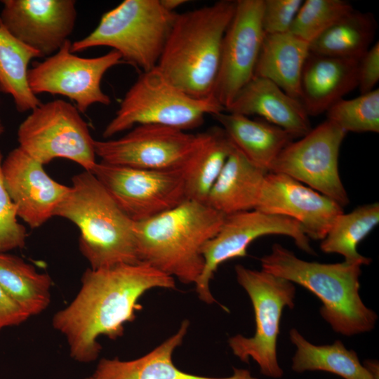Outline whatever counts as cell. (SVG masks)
I'll return each mask as SVG.
<instances>
[{
	"label": "cell",
	"mask_w": 379,
	"mask_h": 379,
	"mask_svg": "<svg viewBox=\"0 0 379 379\" xmlns=\"http://www.w3.org/2000/svg\"><path fill=\"white\" fill-rule=\"evenodd\" d=\"M81 281L73 300L52 319L53 327L66 338L70 357L81 363L98 357L100 335H123L124 324L135 319L142 308L139 300L147 291L175 288L173 277L143 262L89 267Z\"/></svg>",
	"instance_id": "obj_1"
},
{
	"label": "cell",
	"mask_w": 379,
	"mask_h": 379,
	"mask_svg": "<svg viewBox=\"0 0 379 379\" xmlns=\"http://www.w3.org/2000/svg\"><path fill=\"white\" fill-rule=\"evenodd\" d=\"M225 217L206 204L185 199L135 222L139 260L183 284H195L204 266L203 247L217 234Z\"/></svg>",
	"instance_id": "obj_2"
},
{
	"label": "cell",
	"mask_w": 379,
	"mask_h": 379,
	"mask_svg": "<svg viewBox=\"0 0 379 379\" xmlns=\"http://www.w3.org/2000/svg\"><path fill=\"white\" fill-rule=\"evenodd\" d=\"M235 6L236 1L221 0L177 14L157 67L193 98L211 97Z\"/></svg>",
	"instance_id": "obj_3"
},
{
	"label": "cell",
	"mask_w": 379,
	"mask_h": 379,
	"mask_svg": "<svg viewBox=\"0 0 379 379\" xmlns=\"http://www.w3.org/2000/svg\"><path fill=\"white\" fill-rule=\"evenodd\" d=\"M262 270L297 284L322 302L319 312L333 330L345 336L371 331L378 316L359 295L361 265L345 261L310 262L298 258L282 245L274 244L260 258Z\"/></svg>",
	"instance_id": "obj_4"
},
{
	"label": "cell",
	"mask_w": 379,
	"mask_h": 379,
	"mask_svg": "<svg viewBox=\"0 0 379 379\" xmlns=\"http://www.w3.org/2000/svg\"><path fill=\"white\" fill-rule=\"evenodd\" d=\"M54 216L66 218L80 231L79 250L93 270L138 258L134 223L91 172L74 175Z\"/></svg>",
	"instance_id": "obj_5"
},
{
	"label": "cell",
	"mask_w": 379,
	"mask_h": 379,
	"mask_svg": "<svg viewBox=\"0 0 379 379\" xmlns=\"http://www.w3.org/2000/svg\"><path fill=\"white\" fill-rule=\"evenodd\" d=\"M177 14L160 0H124L102 15L92 32L72 43L71 51L110 47L123 61L149 71L157 66Z\"/></svg>",
	"instance_id": "obj_6"
},
{
	"label": "cell",
	"mask_w": 379,
	"mask_h": 379,
	"mask_svg": "<svg viewBox=\"0 0 379 379\" xmlns=\"http://www.w3.org/2000/svg\"><path fill=\"white\" fill-rule=\"evenodd\" d=\"M225 109L214 98H195L171 83L158 69L144 72L125 94L115 117L102 133L109 139L138 125H161L182 131L197 128L207 114Z\"/></svg>",
	"instance_id": "obj_7"
},
{
	"label": "cell",
	"mask_w": 379,
	"mask_h": 379,
	"mask_svg": "<svg viewBox=\"0 0 379 379\" xmlns=\"http://www.w3.org/2000/svg\"><path fill=\"white\" fill-rule=\"evenodd\" d=\"M234 270L238 283L251 301L255 331L250 338L242 335L230 337L229 346L241 361L248 363L253 359L263 375L280 378L284 371L277 359V338L283 310L294 307V284L262 270H251L241 265H237Z\"/></svg>",
	"instance_id": "obj_8"
},
{
	"label": "cell",
	"mask_w": 379,
	"mask_h": 379,
	"mask_svg": "<svg viewBox=\"0 0 379 379\" xmlns=\"http://www.w3.org/2000/svg\"><path fill=\"white\" fill-rule=\"evenodd\" d=\"M18 141L43 165L64 158L91 171L97 164L88 124L75 106L63 100L40 103L31 110L18 127Z\"/></svg>",
	"instance_id": "obj_9"
},
{
	"label": "cell",
	"mask_w": 379,
	"mask_h": 379,
	"mask_svg": "<svg viewBox=\"0 0 379 379\" xmlns=\"http://www.w3.org/2000/svg\"><path fill=\"white\" fill-rule=\"evenodd\" d=\"M271 234L289 237L302 251L315 253L301 225L292 218L255 209L225 215L217 234L202 249L204 266L195 283L199 298L208 304L216 302L209 286L218 267L228 260L246 256L253 241Z\"/></svg>",
	"instance_id": "obj_10"
},
{
	"label": "cell",
	"mask_w": 379,
	"mask_h": 379,
	"mask_svg": "<svg viewBox=\"0 0 379 379\" xmlns=\"http://www.w3.org/2000/svg\"><path fill=\"white\" fill-rule=\"evenodd\" d=\"M91 172L133 222L151 218L186 199L182 169H143L100 161Z\"/></svg>",
	"instance_id": "obj_11"
},
{
	"label": "cell",
	"mask_w": 379,
	"mask_h": 379,
	"mask_svg": "<svg viewBox=\"0 0 379 379\" xmlns=\"http://www.w3.org/2000/svg\"><path fill=\"white\" fill-rule=\"evenodd\" d=\"M346 134L326 119L285 147L270 172L291 177L344 207L350 199L339 174L338 156Z\"/></svg>",
	"instance_id": "obj_12"
},
{
	"label": "cell",
	"mask_w": 379,
	"mask_h": 379,
	"mask_svg": "<svg viewBox=\"0 0 379 379\" xmlns=\"http://www.w3.org/2000/svg\"><path fill=\"white\" fill-rule=\"evenodd\" d=\"M67 40L55 54L37 62L28 71L30 89L40 93L61 95L73 100L79 112L94 104L109 105L111 100L101 88L106 72L123 62L121 55L112 50L96 58H82L71 51Z\"/></svg>",
	"instance_id": "obj_13"
},
{
	"label": "cell",
	"mask_w": 379,
	"mask_h": 379,
	"mask_svg": "<svg viewBox=\"0 0 379 379\" xmlns=\"http://www.w3.org/2000/svg\"><path fill=\"white\" fill-rule=\"evenodd\" d=\"M263 0H237L225 32L218 75L211 93L225 110L252 79L265 35Z\"/></svg>",
	"instance_id": "obj_14"
},
{
	"label": "cell",
	"mask_w": 379,
	"mask_h": 379,
	"mask_svg": "<svg viewBox=\"0 0 379 379\" xmlns=\"http://www.w3.org/2000/svg\"><path fill=\"white\" fill-rule=\"evenodd\" d=\"M196 134L161 125H138L117 139L95 140L96 156L117 166L152 169H182Z\"/></svg>",
	"instance_id": "obj_15"
},
{
	"label": "cell",
	"mask_w": 379,
	"mask_h": 379,
	"mask_svg": "<svg viewBox=\"0 0 379 379\" xmlns=\"http://www.w3.org/2000/svg\"><path fill=\"white\" fill-rule=\"evenodd\" d=\"M0 22L41 57L58 52L72 33L77 17L74 0H3Z\"/></svg>",
	"instance_id": "obj_16"
},
{
	"label": "cell",
	"mask_w": 379,
	"mask_h": 379,
	"mask_svg": "<svg viewBox=\"0 0 379 379\" xmlns=\"http://www.w3.org/2000/svg\"><path fill=\"white\" fill-rule=\"evenodd\" d=\"M296 220L309 239L322 240L343 207L329 197L286 175H265L255 208Z\"/></svg>",
	"instance_id": "obj_17"
},
{
	"label": "cell",
	"mask_w": 379,
	"mask_h": 379,
	"mask_svg": "<svg viewBox=\"0 0 379 379\" xmlns=\"http://www.w3.org/2000/svg\"><path fill=\"white\" fill-rule=\"evenodd\" d=\"M1 173L18 216L33 229L54 216L70 190L52 179L44 165L20 147L12 149L3 160Z\"/></svg>",
	"instance_id": "obj_18"
},
{
	"label": "cell",
	"mask_w": 379,
	"mask_h": 379,
	"mask_svg": "<svg viewBox=\"0 0 379 379\" xmlns=\"http://www.w3.org/2000/svg\"><path fill=\"white\" fill-rule=\"evenodd\" d=\"M189 326L188 320L182 321L175 333L138 359H101L93 373L85 379H258L246 369L234 368L231 376L217 378L194 375L178 368L173 363V354L182 343Z\"/></svg>",
	"instance_id": "obj_19"
},
{
	"label": "cell",
	"mask_w": 379,
	"mask_h": 379,
	"mask_svg": "<svg viewBox=\"0 0 379 379\" xmlns=\"http://www.w3.org/2000/svg\"><path fill=\"white\" fill-rule=\"evenodd\" d=\"M225 112L246 117L258 115L294 138H300L312 130L309 116L301 102L261 77H253Z\"/></svg>",
	"instance_id": "obj_20"
},
{
	"label": "cell",
	"mask_w": 379,
	"mask_h": 379,
	"mask_svg": "<svg viewBox=\"0 0 379 379\" xmlns=\"http://www.w3.org/2000/svg\"><path fill=\"white\" fill-rule=\"evenodd\" d=\"M358 62L310 53L302 69L300 98L309 117L327 112L357 87Z\"/></svg>",
	"instance_id": "obj_21"
},
{
	"label": "cell",
	"mask_w": 379,
	"mask_h": 379,
	"mask_svg": "<svg viewBox=\"0 0 379 379\" xmlns=\"http://www.w3.org/2000/svg\"><path fill=\"white\" fill-rule=\"evenodd\" d=\"M235 147L253 165L270 172L272 165L294 138L262 119L222 112L213 115Z\"/></svg>",
	"instance_id": "obj_22"
},
{
	"label": "cell",
	"mask_w": 379,
	"mask_h": 379,
	"mask_svg": "<svg viewBox=\"0 0 379 379\" xmlns=\"http://www.w3.org/2000/svg\"><path fill=\"white\" fill-rule=\"evenodd\" d=\"M309 47L308 42L290 32L265 34L253 77L271 81L300 100L301 77Z\"/></svg>",
	"instance_id": "obj_23"
},
{
	"label": "cell",
	"mask_w": 379,
	"mask_h": 379,
	"mask_svg": "<svg viewBox=\"0 0 379 379\" xmlns=\"http://www.w3.org/2000/svg\"><path fill=\"white\" fill-rule=\"evenodd\" d=\"M266 174L234 147L211 190L206 204L225 215L255 209Z\"/></svg>",
	"instance_id": "obj_24"
},
{
	"label": "cell",
	"mask_w": 379,
	"mask_h": 379,
	"mask_svg": "<svg viewBox=\"0 0 379 379\" xmlns=\"http://www.w3.org/2000/svg\"><path fill=\"white\" fill-rule=\"evenodd\" d=\"M235 146L220 126L196 134L182 167L186 199L206 204L208 194Z\"/></svg>",
	"instance_id": "obj_25"
},
{
	"label": "cell",
	"mask_w": 379,
	"mask_h": 379,
	"mask_svg": "<svg viewBox=\"0 0 379 379\" xmlns=\"http://www.w3.org/2000/svg\"><path fill=\"white\" fill-rule=\"evenodd\" d=\"M289 337L296 347L291 364L294 372L320 371L344 379H379L360 362L357 352L348 350L340 340L331 345H314L295 328L291 329Z\"/></svg>",
	"instance_id": "obj_26"
},
{
	"label": "cell",
	"mask_w": 379,
	"mask_h": 379,
	"mask_svg": "<svg viewBox=\"0 0 379 379\" xmlns=\"http://www.w3.org/2000/svg\"><path fill=\"white\" fill-rule=\"evenodd\" d=\"M52 279L22 258L0 253V286L30 317L43 312L51 302Z\"/></svg>",
	"instance_id": "obj_27"
},
{
	"label": "cell",
	"mask_w": 379,
	"mask_h": 379,
	"mask_svg": "<svg viewBox=\"0 0 379 379\" xmlns=\"http://www.w3.org/2000/svg\"><path fill=\"white\" fill-rule=\"evenodd\" d=\"M376 22L371 13L354 10L310 43L314 55L359 60L373 39Z\"/></svg>",
	"instance_id": "obj_28"
},
{
	"label": "cell",
	"mask_w": 379,
	"mask_h": 379,
	"mask_svg": "<svg viewBox=\"0 0 379 379\" xmlns=\"http://www.w3.org/2000/svg\"><path fill=\"white\" fill-rule=\"evenodd\" d=\"M36 58L42 57L0 22V92L12 97L20 112L31 111L41 103L28 82V65Z\"/></svg>",
	"instance_id": "obj_29"
},
{
	"label": "cell",
	"mask_w": 379,
	"mask_h": 379,
	"mask_svg": "<svg viewBox=\"0 0 379 379\" xmlns=\"http://www.w3.org/2000/svg\"><path fill=\"white\" fill-rule=\"evenodd\" d=\"M378 223V202L359 206L347 213H343L321 240L320 248L325 253L343 255L346 262L368 265L371 259L361 255L357 247Z\"/></svg>",
	"instance_id": "obj_30"
},
{
	"label": "cell",
	"mask_w": 379,
	"mask_h": 379,
	"mask_svg": "<svg viewBox=\"0 0 379 379\" xmlns=\"http://www.w3.org/2000/svg\"><path fill=\"white\" fill-rule=\"evenodd\" d=\"M327 119L346 133L379 132V89L350 100L340 99L327 110Z\"/></svg>",
	"instance_id": "obj_31"
},
{
	"label": "cell",
	"mask_w": 379,
	"mask_h": 379,
	"mask_svg": "<svg viewBox=\"0 0 379 379\" xmlns=\"http://www.w3.org/2000/svg\"><path fill=\"white\" fill-rule=\"evenodd\" d=\"M354 11L344 0H305L290 32L309 44L343 17Z\"/></svg>",
	"instance_id": "obj_32"
},
{
	"label": "cell",
	"mask_w": 379,
	"mask_h": 379,
	"mask_svg": "<svg viewBox=\"0 0 379 379\" xmlns=\"http://www.w3.org/2000/svg\"><path fill=\"white\" fill-rule=\"evenodd\" d=\"M3 156L0 152V253H7L25 246L26 228L17 218V207L11 199L3 180L1 164Z\"/></svg>",
	"instance_id": "obj_33"
},
{
	"label": "cell",
	"mask_w": 379,
	"mask_h": 379,
	"mask_svg": "<svg viewBox=\"0 0 379 379\" xmlns=\"http://www.w3.org/2000/svg\"><path fill=\"white\" fill-rule=\"evenodd\" d=\"M302 2V0H263L261 22L264 33L288 32Z\"/></svg>",
	"instance_id": "obj_34"
},
{
	"label": "cell",
	"mask_w": 379,
	"mask_h": 379,
	"mask_svg": "<svg viewBox=\"0 0 379 379\" xmlns=\"http://www.w3.org/2000/svg\"><path fill=\"white\" fill-rule=\"evenodd\" d=\"M357 81L361 94L373 91L379 81V43H375L359 60Z\"/></svg>",
	"instance_id": "obj_35"
},
{
	"label": "cell",
	"mask_w": 379,
	"mask_h": 379,
	"mask_svg": "<svg viewBox=\"0 0 379 379\" xmlns=\"http://www.w3.org/2000/svg\"><path fill=\"white\" fill-rule=\"evenodd\" d=\"M29 317L0 286V331L6 327L20 325Z\"/></svg>",
	"instance_id": "obj_36"
},
{
	"label": "cell",
	"mask_w": 379,
	"mask_h": 379,
	"mask_svg": "<svg viewBox=\"0 0 379 379\" xmlns=\"http://www.w3.org/2000/svg\"><path fill=\"white\" fill-rule=\"evenodd\" d=\"M162 6L170 12H175L176 8L187 2L185 0H160Z\"/></svg>",
	"instance_id": "obj_37"
},
{
	"label": "cell",
	"mask_w": 379,
	"mask_h": 379,
	"mask_svg": "<svg viewBox=\"0 0 379 379\" xmlns=\"http://www.w3.org/2000/svg\"><path fill=\"white\" fill-rule=\"evenodd\" d=\"M5 131V128H4V126L3 124V122L0 118V137L3 135V133H4Z\"/></svg>",
	"instance_id": "obj_38"
}]
</instances>
